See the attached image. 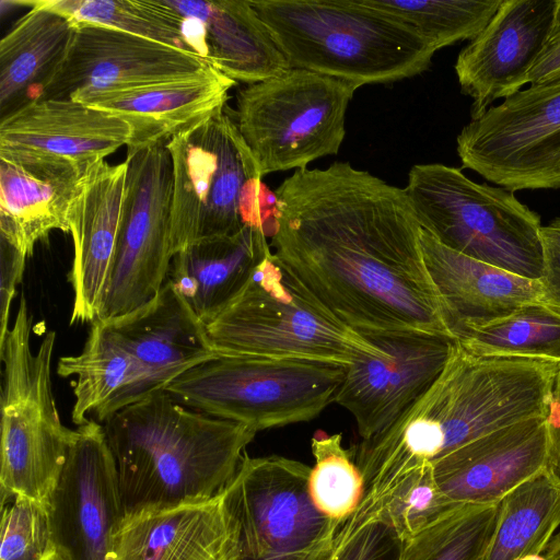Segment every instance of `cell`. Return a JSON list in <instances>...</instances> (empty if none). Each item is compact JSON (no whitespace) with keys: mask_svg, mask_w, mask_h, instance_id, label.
<instances>
[{"mask_svg":"<svg viewBox=\"0 0 560 560\" xmlns=\"http://www.w3.org/2000/svg\"><path fill=\"white\" fill-rule=\"evenodd\" d=\"M270 246L343 324L360 332H451L404 188L335 162L301 168L275 190Z\"/></svg>","mask_w":560,"mask_h":560,"instance_id":"obj_1","label":"cell"},{"mask_svg":"<svg viewBox=\"0 0 560 560\" xmlns=\"http://www.w3.org/2000/svg\"><path fill=\"white\" fill-rule=\"evenodd\" d=\"M126 516L211 499L235 475L256 431L156 390L102 423Z\"/></svg>","mask_w":560,"mask_h":560,"instance_id":"obj_2","label":"cell"},{"mask_svg":"<svg viewBox=\"0 0 560 560\" xmlns=\"http://www.w3.org/2000/svg\"><path fill=\"white\" fill-rule=\"evenodd\" d=\"M559 365L477 355L454 340L438 378L392 429L416 456L433 463L497 430L546 418Z\"/></svg>","mask_w":560,"mask_h":560,"instance_id":"obj_3","label":"cell"},{"mask_svg":"<svg viewBox=\"0 0 560 560\" xmlns=\"http://www.w3.org/2000/svg\"><path fill=\"white\" fill-rule=\"evenodd\" d=\"M249 2L291 68L362 86L418 75L435 54L411 26L362 0Z\"/></svg>","mask_w":560,"mask_h":560,"instance_id":"obj_4","label":"cell"},{"mask_svg":"<svg viewBox=\"0 0 560 560\" xmlns=\"http://www.w3.org/2000/svg\"><path fill=\"white\" fill-rule=\"evenodd\" d=\"M206 328L219 355L348 366L363 357L387 354L338 319L272 250Z\"/></svg>","mask_w":560,"mask_h":560,"instance_id":"obj_5","label":"cell"},{"mask_svg":"<svg viewBox=\"0 0 560 560\" xmlns=\"http://www.w3.org/2000/svg\"><path fill=\"white\" fill-rule=\"evenodd\" d=\"M404 189L421 229L447 248L540 279L541 219L513 191L476 183L441 163L413 165Z\"/></svg>","mask_w":560,"mask_h":560,"instance_id":"obj_6","label":"cell"},{"mask_svg":"<svg viewBox=\"0 0 560 560\" xmlns=\"http://www.w3.org/2000/svg\"><path fill=\"white\" fill-rule=\"evenodd\" d=\"M32 322L22 295L14 322L0 342L1 502L24 495L48 503L74 436V430L62 424L52 393L56 332L48 331L34 352Z\"/></svg>","mask_w":560,"mask_h":560,"instance_id":"obj_7","label":"cell"},{"mask_svg":"<svg viewBox=\"0 0 560 560\" xmlns=\"http://www.w3.org/2000/svg\"><path fill=\"white\" fill-rule=\"evenodd\" d=\"M345 372L327 362L218 355L165 390L192 409L258 432L316 418L335 402Z\"/></svg>","mask_w":560,"mask_h":560,"instance_id":"obj_8","label":"cell"},{"mask_svg":"<svg viewBox=\"0 0 560 560\" xmlns=\"http://www.w3.org/2000/svg\"><path fill=\"white\" fill-rule=\"evenodd\" d=\"M224 107L172 138L173 256L201 241L246 226L248 206L264 188L254 158Z\"/></svg>","mask_w":560,"mask_h":560,"instance_id":"obj_9","label":"cell"},{"mask_svg":"<svg viewBox=\"0 0 560 560\" xmlns=\"http://www.w3.org/2000/svg\"><path fill=\"white\" fill-rule=\"evenodd\" d=\"M359 88L291 68L241 89L232 116L259 175L306 168L337 154L346 136L347 109Z\"/></svg>","mask_w":560,"mask_h":560,"instance_id":"obj_10","label":"cell"},{"mask_svg":"<svg viewBox=\"0 0 560 560\" xmlns=\"http://www.w3.org/2000/svg\"><path fill=\"white\" fill-rule=\"evenodd\" d=\"M310 472L295 459L244 453L221 491L236 527L234 560H327L342 523L314 504Z\"/></svg>","mask_w":560,"mask_h":560,"instance_id":"obj_11","label":"cell"},{"mask_svg":"<svg viewBox=\"0 0 560 560\" xmlns=\"http://www.w3.org/2000/svg\"><path fill=\"white\" fill-rule=\"evenodd\" d=\"M464 168L511 191L560 188V80L532 84L470 118L456 138Z\"/></svg>","mask_w":560,"mask_h":560,"instance_id":"obj_12","label":"cell"},{"mask_svg":"<svg viewBox=\"0 0 560 560\" xmlns=\"http://www.w3.org/2000/svg\"><path fill=\"white\" fill-rule=\"evenodd\" d=\"M118 242L97 319L126 314L164 285L171 245L173 170L165 143L127 151Z\"/></svg>","mask_w":560,"mask_h":560,"instance_id":"obj_13","label":"cell"},{"mask_svg":"<svg viewBox=\"0 0 560 560\" xmlns=\"http://www.w3.org/2000/svg\"><path fill=\"white\" fill-rule=\"evenodd\" d=\"M129 140L126 121L73 98H40L0 119V159L49 176L81 177Z\"/></svg>","mask_w":560,"mask_h":560,"instance_id":"obj_14","label":"cell"},{"mask_svg":"<svg viewBox=\"0 0 560 560\" xmlns=\"http://www.w3.org/2000/svg\"><path fill=\"white\" fill-rule=\"evenodd\" d=\"M55 547L70 560H110L126 517L118 470L102 423L78 425L49 502Z\"/></svg>","mask_w":560,"mask_h":560,"instance_id":"obj_15","label":"cell"},{"mask_svg":"<svg viewBox=\"0 0 560 560\" xmlns=\"http://www.w3.org/2000/svg\"><path fill=\"white\" fill-rule=\"evenodd\" d=\"M363 336L387 354L363 357L346 366L335 402L352 415L362 440H369L392 427L428 390L454 340L418 332Z\"/></svg>","mask_w":560,"mask_h":560,"instance_id":"obj_16","label":"cell"},{"mask_svg":"<svg viewBox=\"0 0 560 560\" xmlns=\"http://www.w3.org/2000/svg\"><path fill=\"white\" fill-rule=\"evenodd\" d=\"M210 63L199 56L102 25L77 24L60 68L42 98L116 91L196 73Z\"/></svg>","mask_w":560,"mask_h":560,"instance_id":"obj_17","label":"cell"},{"mask_svg":"<svg viewBox=\"0 0 560 560\" xmlns=\"http://www.w3.org/2000/svg\"><path fill=\"white\" fill-rule=\"evenodd\" d=\"M558 4L559 0H502L486 27L459 51L454 68L462 93L472 100L470 118L523 89Z\"/></svg>","mask_w":560,"mask_h":560,"instance_id":"obj_18","label":"cell"},{"mask_svg":"<svg viewBox=\"0 0 560 560\" xmlns=\"http://www.w3.org/2000/svg\"><path fill=\"white\" fill-rule=\"evenodd\" d=\"M547 467L550 450L545 417L486 434L432 463L435 482L451 505L499 503Z\"/></svg>","mask_w":560,"mask_h":560,"instance_id":"obj_19","label":"cell"},{"mask_svg":"<svg viewBox=\"0 0 560 560\" xmlns=\"http://www.w3.org/2000/svg\"><path fill=\"white\" fill-rule=\"evenodd\" d=\"M126 172L125 161L113 165L103 160L81 177L71 199V324L93 323L100 316L118 242Z\"/></svg>","mask_w":560,"mask_h":560,"instance_id":"obj_20","label":"cell"},{"mask_svg":"<svg viewBox=\"0 0 560 560\" xmlns=\"http://www.w3.org/2000/svg\"><path fill=\"white\" fill-rule=\"evenodd\" d=\"M236 84L211 65L172 80L72 97L106 110L128 124L127 151L165 143L226 106Z\"/></svg>","mask_w":560,"mask_h":560,"instance_id":"obj_21","label":"cell"},{"mask_svg":"<svg viewBox=\"0 0 560 560\" xmlns=\"http://www.w3.org/2000/svg\"><path fill=\"white\" fill-rule=\"evenodd\" d=\"M236 527L221 492L211 499L126 516L110 560H234Z\"/></svg>","mask_w":560,"mask_h":560,"instance_id":"obj_22","label":"cell"},{"mask_svg":"<svg viewBox=\"0 0 560 560\" xmlns=\"http://www.w3.org/2000/svg\"><path fill=\"white\" fill-rule=\"evenodd\" d=\"M424 259L455 340L465 331L542 302L539 280L470 258L441 244L421 229Z\"/></svg>","mask_w":560,"mask_h":560,"instance_id":"obj_23","label":"cell"},{"mask_svg":"<svg viewBox=\"0 0 560 560\" xmlns=\"http://www.w3.org/2000/svg\"><path fill=\"white\" fill-rule=\"evenodd\" d=\"M164 2L186 19L199 57L236 83L254 84L291 69L249 1Z\"/></svg>","mask_w":560,"mask_h":560,"instance_id":"obj_24","label":"cell"},{"mask_svg":"<svg viewBox=\"0 0 560 560\" xmlns=\"http://www.w3.org/2000/svg\"><path fill=\"white\" fill-rule=\"evenodd\" d=\"M103 320L159 389L217 358L206 324L168 281L147 303Z\"/></svg>","mask_w":560,"mask_h":560,"instance_id":"obj_25","label":"cell"},{"mask_svg":"<svg viewBox=\"0 0 560 560\" xmlns=\"http://www.w3.org/2000/svg\"><path fill=\"white\" fill-rule=\"evenodd\" d=\"M262 229L195 243L173 256L166 281L205 323L217 316L243 289L257 265L271 252Z\"/></svg>","mask_w":560,"mask_h":560,"instance_id":"obj_26","label":"cell"},{"mask_svg":"<svg viewBox=\"0 0 560 560\" xmlns=\"http://www.w3.org/2000/svg\"><path fill=\"white\" fill-rule=\"evenodd\" d=\"M57 373L74 377L72 421L77 425L89 420L103 423L121 409L161 390L101 319L92 323L79 354L58 360Z\"/></svg>","mask_w":560,"mask_h":560,"instance_id":"obj_27","label":"cell"},{"mask_svg":"<svg viewBox=\"0 0 560 560\" xmlns=\"http://www.w3.org/2000/svg\"><path fill=\"white\" fill-rule=\"evenodd\" d=\"M21 3L31 10L0 40V119L42 98L77 27L43 0Z\"/></svg>","mask_w":560,"mask_h":560,"instance_id":"obj_28","label":"cell"},{"mask_svg":"<svg viewBox=\"0 0 560 560\" xmlns=\"http://www.w3.org/2000/svg\"><path fill=\"white\" fill-rule=\"evenodd\" d=\"M81 177L43 175L0 159V237L28 258L51 231L69 233V207Z\"/></svg>","mask_w":560,"mask_h":560,"instance_id":"obj_29","label":"cell"},{"mask_svg":"<svg viewBox=\"0 0 560 560\" xmlns=\"http://www.w3.org/2000/svg\"><path fill=\"white\" fill-rule=\"evenodd\" d=\"M560 526V477L547 467L499 502L495 530L483 560H521L546 550Z\"/></svg>","mask_w":560,"mask_h":560,"instance_id":"obj_30","label":"cell"},{"mask_svg":"<svg viewBox=\"0 0 560 560\" xmlns=\"http://www.w3.org/2000/svg\"><path fill=\"white\" fill-rule=\"evenodd\" d=\"M456 341L477 355L560 362V312L545 303L525 305L465 331Z\"/></svg>","mask_w":560,"mask_h":560,"instance_id":"obj_31","label":"cell"},{"mask_svg":"<svg viewBox=\"0 0 560 560\" xmlns=\"http://www.w3.org/2000/svg\"><path fill=\"white\" fill-rule=\"evenodd\" d=\"M498 514L499 503L454 505L404 540L400 560H483Z\"/></svg>","mask_w":560,"mask_h":560,"instance_id":"obj_32","label":"cell"},{"mask_svg":"<svg viewBox=\"0 0 560 560\" xmlns=\"http://www.w3.org/2000/svg\"><path fill=\"white\" fill-rule=\"evenodd\" d=\"M43 2L74 24L102 25L195 55L185 36L182 15L166 5L164 0H43Z\"/></svg>","mask_w":560,"mask_h":560,"instance_id":"obj_33","label":"cell"},{"mask_svg":"<svg viewBox=\"0 0 560 560\" xmlns=\"http://www.w3.org/2000/svg\"><path fill=\"white\" fill-rule=\"evenodd\" d=\"M411 26L436 52L474 39L489 23L502 0H362Z\"/></svg>","mask_w":560,"mask_h":560,"instance_id":"obj_34","label":"cell"},{"mask_svg":"<svg viewBox=\"0 0 560 560\" xmlns=\"http://www.w3.org/2000/svg\"><path fill=\"white\" fill-rule=\"evenodd\" d=\"M315 465L311 467L308 489L316 508L343 523L359 506L364 482L352 448L342 446V434L317 431L311 440Z\"/></svg>","mask_w":560,"mask_h":560,"instance_id":"obj_35","label":"cell"},{"mask_svg":"<svg viewBox=\"0 0 560 560\" xmlns=\"http://www.w3.org/2000/svg\"><path fill=\"white\" fill-rule=\"evenodd\" d=\"M389 523L402 540L408 539L450 508L433 475L432 465L422 466L398 480L375 502H368Z\"/></svg>","mask_w":560,"mask_h":560,"instance_id":"obj_36","label":"cell"},{"mask_svg":"<svg viewBox=\"0 0 560 560\" xmlns=\"http://www.w3.org/2000/svg\"><path fill=\"white\" fill-rule=\"evenodd\" d=\"M55 548L47 502L24 495L1 502L0 560H43Z\"/></svg>","mask_w":560,"mask_h":560,"instance_id":"obj_37","label":"cell"},{"mask_svg":"<svg viewBox=\"0 0 560 560\" xmlns=\"http://www.w3.org/2000/svg\"><path fill=\"white\" fill-rule=\"evenodd\" d=\"M404 540L370 505L360 502L340 525L327 560H400Z\"/></svg>","mask_w":560,"mask_h":560,"instance_id":"obj_38","label":"cell"},{"mask_svg":"<svg viewBox=\"0 0 560 560\" xmlns=\"http://www.w3.org/2000/svg\"><path fill=\"white\" fill-rule=\"evenodd\" d=\"M27 257L0 237V342L9 330V316L16 287L23 278Z\"/></svg>","mask_w":560,"mask_h":560,"instance_id":"obj_39","label":"cell"},{"mask_svg":"<svg viewBox=\"0 0 560 560\" xmlns=\"http://www.w3.org/2000/svg\"><path fill=\"white\" fill-rule=\"evenodd\" d=\"M542 272L539 279L542 302L560 312V218L541 226Z\"/></svg>","mask_w":560,"mask_h":560,"instance_id":"obj_40","label":"cell"},{"mask_svg":"<svg viewBox=\"0 0 560 560\" xmlns=\"http://www.w3.org/2000/svg\"><path fill=\"white\" fill-rule=\"evenodd\" d=\"M560 80V0L548 39L532 68L522 81V86Z\"/></svg>","mask_w":560,"mask_h":560,"instance_id":"obj_41","label":"cell"},{"mask_svg":"<svg viewBox=\"0 0 560 560\" xmlns=\"http://www.w3.org/2000/svg\"><path fill=\"white\" fill-rule=\"evenodd\" d=\"M545 420L549 438L550 467L560 477V365L553 380Z\"/></svg>","mask_w":560,"mask_h":560,"instance_id":"obj_42","label":"cell"},{"mask_svg":"<svg viewBox=\"0 0 560 560\" xmlns=\"http://www.w3.org/2000/svg\"><path fill=\"white\" fill-rule=\"evenodd\" d=\"M544 556L546 560H560V532L551 538L544 551Z\"/></svg>","mask_w":560,"mask_h":560,"instance_id":"obj_43","label":"cell"},{"mask_svg":"<svg viewBox=\"0 0 560 560\" xmlns=\"http://www.w3.org/2000/svg\"><path fill=\"white\" fill-rule=\"evenodd\" d=\"M43 560H70L61 550L55 548L47 557Z\"/></svg>","mask_w":560,"mask_h":560,"instance_id":"obj_44","label":"cell"},{"mask_svg":"<svg viewBox=\"0 0 560 560\" xmlns=\"http://www.w3.org/2000/svg\"><path fill=\"white\" fill-rule=\"evenodd\" d=\"M521 560H546L544 555L537 553V555H527Z\"/></svg>","mask_w":560,"mask_h":560,"instance_id":"obj_45","label":"cell"}]
</instances>
